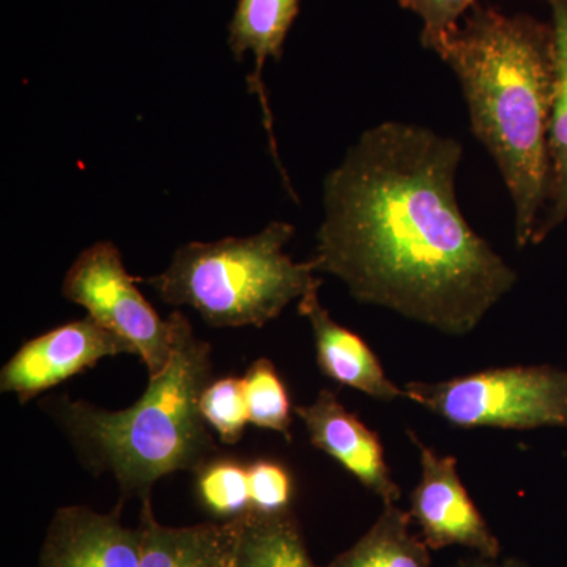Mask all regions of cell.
I'll return each instance as SVG.
<instances>
[{"label": "cell", "instance_id": "6da1fadb", "mask_svg": "<svg viewBox=\"0 0 567 567\" xmlns=\"http://www.w3.org/2000/svg\"><path fill=\"white\" fill-rule=\"evenodd\" d=\"M462 156L461 142L413 123L365 130L324 178L317 274L442 333L476 330L517 274L458 207Z\"/></svg>", "mask_w": 567, "mask_h": 567}, {"label": "cell", "instance_id": "7a4b0ae2", "mask_svg": "<svg viewBox=\"0 0 567 567\" xmlns=\"http://www.w3.org/2000/svg\"><path fill=\"white\" fill-rule=\"evenodd\" d=\"M461 82L476 140L502 174L518 248L546 205L548 126L557 91L554 28L477 2L435 52Z\"/></svg>", "mask_w": 567, "mask_h": 567}, {"label": "cell", "instance_id": "3957f363", "mask_svg": "<svg viewBox=\"0 0 567 567\" xmlns=\"http://www.w3.org/2000/svg\"><path fill=\"white\" fill-rule=\"evenodd\" d=\"M169 319V360L133 405L106 410L66 395L48 405L82 464L93 475L110 473L117 481L122 505L133 496L147 502L164 476L196 472L216 453L200 412V398L213 380L212 346L194 333L182 312Z\"/></svg>", "mask_w": 567, "mask_h": 567}, {"label": "cell", "instance_id": "277c9868", "mask_svg": "<svg viewBox=\"0 0 567 567\" xmlns=\"http://www.w3.org/2000/svg\"><path fill=\"white\" fill-rule=\"evenodd\" d=\"M292 224L275 221L251 237L189 241L169 267L147 284L159 300L188 306L215 328H262L284 309L322 286L315 264L295 262L286 252Z\"/></svg>", "mask_w": 567, "mask_h": 567}, {"label": "cell", "instance_id": "5b68a950", "mask_svg": "<svg viewBox=\"0 0 567 567\" xmlns=\"http://www.w3.org/2000/svg\"><path fill=\"white\" fill-rule=\"evenodd\" d=\"M404 391L406 399L456 427L567 429V371L551 365H511L443 382H410Z\"/></svg>", "mask_w": 567, "mask_h": 567}, {"label": "cell", "instance_id": "8992f818", "mask_svg": "<svg viewBox=\"0 0 567 567\" xmlns=\"http://www.w3.org/2000/svg\"><path fill=\"white\" fill-rule=\"evenodd\" d=\"M126 271L112 241H96L76 257L63 279L62 293L133 347L148 375L162 371L173 350V323L148 303Z\"/></svg>", "mask_w": 567, "mask_h": 567}, {"label": "cell", "instance_id": "52a82bcc", "mask_svg": "<svg viewBox=\"0 0 567 567\" xmlns=\"http://www.w3.org/2000/svg\"><path fill=\"white\" fill-rule=\"evenodd\" d=\"M136 354L128 342L91 316L59 324L29 339L0 372V391L17 395L21 404L61 385L71 377L95 368L103 358Z\"/></svg>", "mask_w": 567, "mask_h": 567}, {"label": "cell", "instance_id": "ba28073f", "mask_svg": "<svg viewBox=\"0 0 567 567\" xmlns=\"http://www.w3.org/2000/svg\"><path fill=\"white\" fill-rule=\"evenodd\" d=\"M409 436L421 462L420 483L410 495V516L424 543L432 550L458 546L476 551L477 557L499 558L502 544L462 483L456 457L440 456L415 432Z\"/></svg>", "mask_w": 567, "mask_h": 567}, {"label": "cell", "instance_id": "9c48e42d", "mask_svg": "<svg viewBox=\"0 0 567 567\" xmlns=\"http://www.w3.org/2000/svg\"><path fill=\"white\" fill-rule=\"evenodd\" d=\"M295 413L305 424L312 445L334 458L379 496L383 505L401 499V487L391 476L379 435L349 412L334 391H320L311 404L295 406Z\"/></svg>", "mask_w": 567, "mask_h": 567}, {"label": "cell", "instance_id": "30bf717a", "mask_svg": "<svg viewBox=\"0 0 567 567\" xmlns=\"http://www.w3.org/2000/svg\"><path fill=\"white\" fill-rule=\"evenodd\" d=\"M122 503L110 514L87 506L55 511L40 551V567H140L141 529L122 524Z\"/></svg>", "mask_w": 567, "mask_h": 567}, {"label": "cell", "instance_id": "8fae6325", "mask_svg": "<svg viewBox=\"0 0 567 567\" xmlns=\"http://www.w3.org/2000/svg\"><path fill=\"white\" fill-rule=\"evenodd\" d=\"M298 311L311 324L317 363L324 375L339 385L353 388L379 401L405 398V391L388 379L382 363L364 339L336 322L323 308L319 300V287L309 290L298 301Z\"/></svg>", "mask_w": 567, "mask_h": 567}, {"label": "cell", "instance_id": "7c38bea8", "mask_svg": "<svg viewBox=\"0 0 567 567\" xmlns=\"http://www.w3.org/2000/svg\"><path fill=\"white\" fill-rule=\"evenodd\" d=\"M140 529V567H235V520L167 527L156 520L147 499L142 502Z\"/></svg>", "mask_w": 567, "mask_h": 567}, {"label": "cell", "instance_id": "4fadbf2b", "mask_svg": "<svg viewBox=\"0 0 567 567\" xmlns=\"http://www.w3.org/2000/svg\"><path fill=\"white\" fill-rule=\"evenodd\" d=\"M300 11V0H238L229 24V48L238 62L252 54L256 69L248 78L249 89L256 92L262 106L265 128L270 136L275 162L284 174L276 152L274 115L268 106L262 81L264 65L268 59L281 61L284 43L289 35L295 18Z\"/></svg>", "mask_w": 567, "mask_h": 567}, {"label": "cell", "instance_id": "5bb4252c", "mask_svg": "<svg viewBox=\"0 0 567 567\" xmlns=\"http://www.w3.org/2000/svg\"><path fill=\"white\" fill-rule=\"evenodd\" d=\"M557 50V91L548 126L546 205L533 245L567 221V0H546Z\"/></svg>", "mask_w": 567, "mask_h": 567}, {"label": "cell", "instance_id": "9a60e30c", "mask_svg": "<svg viewBox=\"0 0 567 567\" xmlns=\"http://www.w3.org/2000/svg\"><path fill=\"white\" fill-rule=\"evenodd\" d=\"M410 524V513L395 503L383 505L375 524L328 567H432L427 544Z\"/></svg>", "mask_w": 567, "mask_h": 567}, {"label": "cell", "instance_id": "2e32d148", "mask_svg": "<svg viewBox=\"0 0 567 567\" xmlns=\"http://www.w3.org/2000/svg\"><path fill=\"white\" fill-rule=\"evenodd\" d=\"M235 567H317L292 511L237 518Z\"/></svg>", "mask_w": 567, "mask_h": 567}, {"label": "cell", "instance_id": "e0dca14e", "mask_svg": "<svg viewBox=\"0 0 567 567\" xmlns=\"http://www.w3.org/2000/svg\"><path fill=\"white\" fill-rule=\"evenodd\" d=\"M194 473L197 499L213 517L229 522L251 513L248 465L235 458L212 457Z\"/></svg>", "mask_w": 567, "mask_h": 567}, {"label": "cell", "instance_id": "ac0fdd59", "mask_svg": "<svg viewBox=\"0 0 567 567\" xmlns=\"http://www.w3.org/2000/svg\"><path fill=\"white\" fill-rule=\"evenodd\" d=\"M249 423L267 431L289 436L292 424V402L275 364L259 358L244 377Z\"/></svg>", "mask_w": 567, "mask_h": 567}, {"label": "cell", "instance_id": "d6986e66", "mask_svg": "<svg viewBox=\"0 0 567 567\" xmlns=\"http://www.w3.org/2000/svg\"><path fill=\"white\" fill-rule=\"evenodd\" d=\"M200 412L223 443L235 445L240 442L249 423L244 379L230 375L212 380L200 398Z\"/></svg>", "mask_w": 567, "mask_h": 567}, {"label": "cell", "instance_id": "ffe728a7", "mask_svg": "<svg viewBox=\"0 0 567 567\" xmlns=\"http://www.w3.org/2000/svg\"><path fill=\"white\" fill-rule=\"evenodd\" d=\"M251 513L275 516L289 513L295 494L293 477L289 470L275 461L252 462L248 465Z\"/></svg>", "mask_w": 567, "mask_h": 567}, {"label": "cell", "instance_id": "44dd1931", "mask_svg": "<svg viewBox=\"0 0 567 567\" xmlns=\"http://www.w3.org/2000/svg\"><path fill=\"white\" fill-rule=\"evenodd\" d=\"M404 10L412 11L421 20V44L429 51H439L461 24L477 0H398Z\"/></svg>", "mask_w": 567, "mask_h": 567}, {"label": "cell", "instance_id": "7402d4cb", "mask_svg": "<svg viewBox=\"0 0 567 567\" xmlns=\"http://www.w3.org/2000/svg\"><path fill=\"white\" fill-rule=\"evenodd\" d=\"M453 567H529L527 563L522 561L518 558H506L499 561L498 558H484L476 557L470 559H462V561L456 563Z\"/></svg>", "mask_w": 567, "mask_h": 567}]
</instances>
